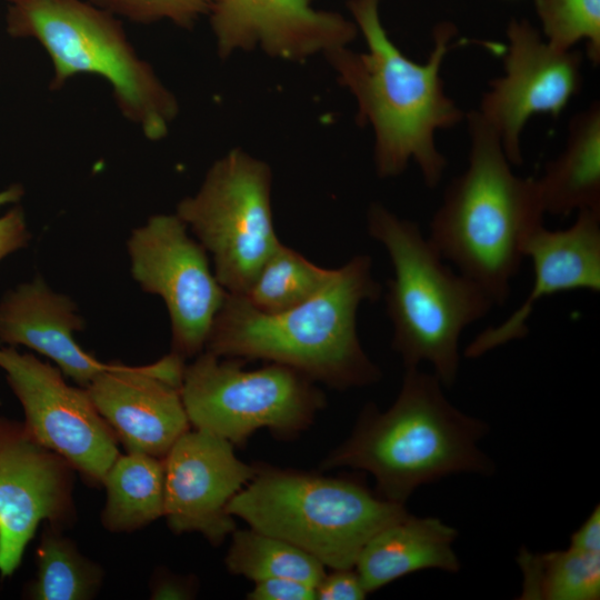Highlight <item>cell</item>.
Here are the masks:
<instances>
[{"label": "cell", "mask_w": 600, "mask_h": 600, "mask_svg": "<svg viewBox=\"0 0 600 600\" xmlns=\"http://www.w3.org/2000/svg\"><path fill=\"white\" fill-rule=\"evenodd\" d=\"M367 226L393 268L386 292L392 349L406 369L429 362L443 387L453 386L460 337L490 312L493 301L473 280L444 262L418 223L373 202Z\"/></svg>", "instance_id": "5"}, {"label": "cell", "mask_w": 600, "mask_h": 600, "mask_svg": "<svg viewBox=\"0 0 600 600\" xmlns=\"http://www.w3.org/2000/svg\"><path fill=\"white\" fill-rule=\"evenodd\" d=\"M7 30L41 43L54 66V87L82 72L103 77L121 110L147 138L167 133L177 102L131 49L109 11L81 0H21L9 9Z\"/></svg>", "instance_id": "7"}, {"label": "cell", "mask_w": 600, "mask_h": 600, "mask_svg": "<svg viewBox=\"0 0 600 600\" xmlns=\"http://www.w3.org/2000/svg\"><path fill=\"white\" fill-rule=\"evenodd\" d=\"M187 229L177 214H157L128 240L132 277L163 300L171 321V352L182 359L202 352L228 294L210 268L207 250Z\"/></svg>", "instance_id": "10"}, {"label": "cell", "mask_w": 600, "mask_h": 600, "mask_svg": "<svg viewBox=\"0 0 600 600\" xmlns=\"http://www.w3.org/2000/svg\"><path fill=\"white\" fill-rule=\"evenodd\" d=\"M247 598L252 600H313L316 587L290 578H273L254 582Z\"/></svg>", "instance_id": "30"}, {"label": "cell", "mask_w": 600, "mask_h": 600, "mask_svg": "<svg viewBox=\"0 0 600 600\" xmlns=\"http://www.w3.org/2000/svg\"><path fill=\"white\" fill-rule=\"evenodd\" d=\"M334 272L336 269L322 268L281 242L243 297L259 311L279 313L317 294Z\"/></svg>", "instance_id": "25"}, {"label": "cell", "mask_w": 600, "mask_h": 600, "mask_svg": "<svg viewBox=\"0 0 600 600\" xmlns=\"http://www.w3.org/2000/svg\"><path fill=\"white\" fill-rule=\"evenodd\" d=\"M533 270L524 301L504 321L481 331L466 348L470 359L523 339L537 303L546 297L573 291H600V210H582L574 222L559 230L537 228L523 247Z\"/></svg>", "instance_id": "17"}, {"label": "cell", "mask_w": 600, "mask_h": 600, "mask_svg": "<svg viewBox=\"0 0 600 600\" xmlns=\"http://www.w3.org/2000/svg\"><path fill=\"white\" fill-rule=\"evenodd\" d=\"M97 7L139 22L168 18L181 27H191L209 12L211 0H91Z\"/></svg>", "instance_id": "27"}, {"label": "cell", "mask_w": 600, "mask_h": 600, "mask_svg": "<svg viewBox=\"0 0 600 600\" xmlns=\"http://www.w3.org/2000/svg\"><path fill=\"white\" fill-rule=\"evenodd\" d=\"M544 40L559 51L587 43L588 58L600 61V0H533Z\"/></svg>", "instance_id": "26"}, {"label": "cell", "mask_w": 600, "mask_h": 600, "mask_svg": "<svg viewBox=\"0 0 600 600\" xmlns=\"http://www.w3.org/2000/svg\"><path fill=\"white\" fill-rule=\"evenodd\" d=\"M107 500L101 523L110 532H132L164 513L163 459L139 452L116 458L102 480Z\"/></svg>", "instance_id": "21"}, {"label": "cell", "mask_w": 600, "mask_h": 600, "mask_svg": "<svg viewBox=\"0 0 600 600\" xmlns=\"http://www.w3.org/2000/svg\"><path fill=\"white\" fill-rule=\"evenodd\" d=\"M36 550L37 576L27 587L33 600H88L99 592L103 570L86 558L61 529L44 523Z\"/></svg>", "instance_id": "23"}, {"label": "cell", "mask_w": 600, "mask_h": 600, "mask_svg": "<svg viewBox=\"0 0 600 600\" xmlns=\"http://www.w3.org/2000/svg\"><path fill=\"white\" fill-rule=\"evenodd\" d=\"M23 194L20 184H12L0 191V207L17 202ZM30 233L24 213L16 207L0 217V261L10 253L27 246Z\"/></svg>", "instance_id": "28"}, {"label": "cell", "mask_w": 600, "mask_h": 600, "mask_svg": "<svg viewBox=\"0 0 600 600\" xmlns=\"http://www.w3.org/2000/svg\"><path fill=\"white\" fill-rule=\"evenodd\" d=\"M312 0H211L210 17L222 57L260 47L273 57L302 60L347 48L354 22L316 10Z\"/></svg>", "instance_id": "16"}, {"label": "cell", "mask_w": 600, "mask_h": 600, "mask_svg": "<svg viewBox=\"0 0 600 600\" xmlns=\"http://www.w3.org/2000/svg\"><path fill=\"white\" fill-rule=\"evenodd\" d=\"M442 387L434 373L406 369L392 406L382 412L366 406L352 434L322 468L370 472L376 493L403 506L422 484L461 472L491 474L494 464L478 448L487 423L451 404Z\"/></svg>", "instance_id": "4"}, {"label": "cell", "mask_w": 600, "mask_h": 600, "mask_svg": "<svg viewBox=\"0 0 600 600\" xmlns=\"http://www.w3.org/2000/svg\"><path fill=\"white\" fill-rule=\"evenodd\" d=\"M503 74L490 82L477 111L498 134L512 166L523 161L521 134L537 114L557 118L582 84V56L552 48L528 20L507 29Z\"/></svg>", "instance_id": "12"}, {"label": "cell", "mask_w": 600, "mask_h": 600, "mask_svg": "<svg viewBox=\"0 0 600 600\" xmlns=\"http://www.w3.org/2000/svg\"><path fill=\"white\" fill-rule=\"evenodd\" d=\"M0 368L23 408L30 433L62 456L89 486L102 487L119 456V441L87 389L68 384L59 369L16 347L0 348Z\"/></svg>", "instance_id": "11"}, {"label": "cell", "mask_w": 600, "mask_h": 600, "mask_svg": "<svg viewBox=\"0 0 600 600\" xmlns=\"http://www.w3.org/2000/svg\"><path fill=\"white\" fill-rule=\"evenodd\" d=\"M151 599H191L196 594L192 578L178 577L167 572L157 573L151 587Z\"/></svg>", "instance_id": "31"}, {"label": "cell", "mask_w": 600, "mask_h": 600, "mask_svg": "<svg viewBox=\"0 0 600 600\" xmlns=\"http://www.w3.org/2000/svg\"><path fill=\"white\" fill-rule=\"evenodd\" d=\"M228 570L254 582L290 578L317 587L324 577V564L281 538L256 529L234 530L224 559Z\"/></svg>", "instance_id": "24"}, {"label": "cell", "mask_w": 600, "mask_h": 600, "mask_svg": "<svg viewBox=\"0 0 600 600\" xmlns=\"http://www.w3.org/2000/svg\"><path fill=\"white\" fill-rule=\"evenodd\" d=\"M544 213L600 210V103L574 114L559 156L537 179Z\"/></svg>", "instance_id": "20"}, {"label": "cell", "mask_w": 600, "mask_h": 600, "mask_svg": "<svg viewBox=\"0 0 600 600\" xmlns=\"http://www.w3.org/2000/svg\"><path fill=\"white\" fill-rule=\"evenodd\" d=\"M76 470L23 422L0 417V576L19 568L40 523L64 530L76 520Z\"/></svg>", "instance_id": "13"}, {"label": "cell", "mask_w": 600, "mask_h": 600, "mask_svg": "<svg viewBox=\"0 0 600 600\" xmlns=\"http://www.w3.org/2000/svg\"><path fill=\"white\" fill-rule=\"evenodd\" d=\"M570 547L588 552H600V508L592 510L570 538Z\"/></svg>", "instance_id": "32"}, {"label": "cell", "mask_w": 600, "mask_h": 600, "mask_svg": "<svg viewBox=\"0 0 600 600\" xmlns=\"http://www.w3.org/2000/svg\"><path fill=\"white\" fill-rule=\"evenodd\" d=\"M457 536L438 518L407 513L366 543L354 568L368 593L421 570L457 572L460 563L452 547Z\"/></svg>", "instance_id": "19"}, {"label": "cell", "mask_w": 600, "mask_h": 600, "mask_svg": "<svg viewBox=\"0 0 600 600\" xmlns=\"http://www.w3.org/2000/svg\"><path fill=\"white\" fill-rule=\"evenodd\" d=\"M163 516L171 531L198 532L211 544H221L236 530L228 506L258 466L239 460L230 441L189 429L163 458Z\"/></svg>", "instance_id": "15"}, {"label": "cell", "mask_w": 600, "mask_h": 600, "mask_svg": "<svg viewBox=\"0 0 600 600\" xmlns=\"http://www.w3.org/2000/svg\"><path fill=\"white\" fill-rule=\"evenodd\" d=\"M242 362L206 350L184 366L180 392L194 429L237 446L262 428L291 438L324 407L323 393L301 372L276 362L244 370Z\"/></svg>", "instance_id": "8"}, {"label": "cell", "mask_w": 600, "mask_h": 600, "mask_svg": "<svg viewBox=\"0 0 600 600\" xmlns=\"http://www.w3.org/2000/svg\"><path fill=\"white\" fill-rule=\"evenodd\" d=\"M9 1H11L12 3H16V2H19L21 0H9Z\"/></svg>", "instance_id": "33"}, {"label": "cell", "mask_w": 600, "mask_h": 600, "mask_svg": "<svg viewBox=\"0 0 600 600\" xmlns=\"http://www.w3.org/2000/svg\"><path fill=\"white\" fill-rule=\"evenodd\" d=\"M380 0H350L348 7L361 31L367 50L341 48L328 53L339 81L357 100L361 124L374 136L373 160L381 178L401 174L414 162L429 188L437 187L447 168L436 134L466 119V113L446 93L441 66L457 28L440 22L426 62L402 53L387 34L379 17Z\"/></svg>", "instance_id": "1"}, {"label": "cell", "mask_w": 600, "mask_h": 600, "mask_svg": "<svg viewBox=\"0 0 600 600\" xmlns=\"http://www.w3.org/2000/svg\"><path fill=\"white\" fill-rule=\"evenodd\" d=\"M466 169L448 184L428 239L440 256L502 306L528 237L543 224L537 179L512 171L501 141L477 110L466 113Z\"/></svg>", "instance_id": "3"}, {"label": "cell", "mask_w": 600, "mask_h": 600, "mask_svg": "<svg viewBox=\"0 0 600 600\" xmlns=\"http://www.w3.org/2000/svg\"><path fill=\"white\" fill-rule=\"evenodd\" d=\"M380 294L368 254L352 257L317 294L279 313L228 292L204 348L218 357L284 364L340 390L372 384L381 371L362 349L357 312Z\"/></svg>", "instance_id": "2"}, {"label": "cell", "mask_w": 600, "mask_h": 600, "mask_svg": "<svg viewBox=\"0 0 600 600\" xmlns=\"http://www.w3.org/2000/svg\"><path fill=\"white\" fill-rule=\"evenodd\" d=\"M183 361L171 352L146 366L110 363L86 388L127 452L163 459L190 429L180 392Z\"/></svg>", "instance_id": "14"}, {"label": "cell", "mask_w": 600, "mask_h": 600, "mask_svg": "<svg viewBox=\"0 0 600 600\" xmlns=\"http://www.w3.org/2000/svg\"><path fill=\"white\" fill-rule=\"evenodd\" d=\"M316 587L320 600H361L368 594L356 568L332 569Z\"/></svg>", "instance_id": "29"}, {"label": "cell", "mask_w": 600, "mask_h": 600, "mask_svg": "<svg viewBox=\"0 0 600 600\" xmlns=\"http://www.w3.org/2000/svg\"><path fill=\"white\" fill-rule=\"evenodd\" d=\"M267 163L231 150L208 171L199 191L183 199L177 216L212 257L214 274L229 293L243 296L279 247Z\"/></svg>", "instance_id": "9"}, {"label": "cell", "mask_w": 600, "mask_h": 600, "mask_svg": "<svg viewBox=\"0 0 600 600\" xmlns=\"http://www.w3.org/2000/svg\"><path fill=\"white\" fill-rule=\"evenodd\" d=\"M524 600H598L600 552L569 547L544 553L523 549L517 558Z\"/></svg>", "instance_id": "22"}, {"label": "cell", "mask_w": 600, "mask_h": 600, "mask_svg": "<svg viewBox=\"0 0 600 600\" xmlns=\"http://www.w3.org/2000/svg\"><path fill=\"white\" fill-rule=\"evenodd\" d=\"M250 528L303 549L324 567L353 568L366 543L408 513L359 481L258 466L228 506Z\"/></svg>", "instance_id": "6"}, {"label": "cell", "mask_w": 600, "mask_h": 600, "mask_svg": "<svg viewBox=\"0 0 600 600\" xmlns=\"http://www.w3.org/2000/svg\"><path fill=\"white\" fill-rule=\"evenodd\" d=\"M83 328L76 303L41 278L18 286L0 301V342L32 349L87 388L110 363L99 361L76 341L74 332Z\"/></svg>", "instance_id": "18"}]
</instances>
